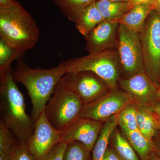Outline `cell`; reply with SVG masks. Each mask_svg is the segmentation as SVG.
Wrapping results in <instances>:
<instances>
[{"label":"cell","mask_w":160,"mask_h":160,"mask_svg":"<svg viewBox=\"0 0 160 160\" xmlns=\"http://www.w3.org/2000/svg\"><path fill=\"white\" fill-rule=\"evenodd\" d=\"M12 73L15 81L24 85L28 91L35 122L45 110L56 86L66 72L62 62L49 69H32L19 60Z\"/></svg>","instance_id":"6da1fadb"},{"label":"cell","mask_w":160,"mask_h":160,"mask_svg":"<svg viewBox=\"0 0 160 160\" xmlns=\"http://www.w3.org/2000/svg\"><path fill=\"white\" fill-rule=\"evenodd\" d=\"M1 77L2 120L18 142L27 143L34 131V122L27 114L24 96L18 89L9 69Z\"/></svg>","instance_id":"7a4b0ae2"},{"label":"cell","mask_w":160,"mask_h":160,"mask_svg":"<svg viewBox=\"0 0 160 160\" xmlns=\"http://www.w3.org/2000/svg\"><path fill=\"white\" fill-rule=\"evenodd\" d=\"M39 34L37 24L26 10L0 8V39L8 46L24 53L34 47Z\"/></svg>","instance_id":"3957f363"},{"label":"cell","mask_w":160,"mask_h":160,"mask_svg":"<svg viewBox=\"0 0 160 160\" xmlns=\"http://www.w3.org/2000/svg\"><path fill=\"white\" fill-rule=\"evenodd\" d=\"M83 106L77 95L59 81L44 112L52 126L63 132L80 118Z\"/></svg>","instance_id":"277c9868"},{"label":"cell","mask_w":160,"mask_h":160,"mask_svg":"<svg viewBox=\"0 0 160 160\" xmlns=\"http://www.w3.org/2000/svg\"><path fill=\"white\" fill-rule=\"evenodd\" d=\"M66 73L90 71L104 80L111 89H118L119 63L116 50L89 53L88 55L62 62Z\"/></svg>","instance_id":"5b68a950"},{"label":"cell","mask_w":160,"mask_h":160,"mask_svg":"<svg viewBox=\"0 0 160 160\" xmlns=\"http://www.w3.org/2000/svg\"><path fill=\"white\" fill-rule=\"evenodd\" d=\"M144 70L158 89L160 86V13L152 9L139 33Z\"/></svg>","instance_id":"8992f818"},{"label":"cell","mask_w":160,"mask_h":160,"mask_svg":"<svg viewBox=\"0 0 160 160\" xmlns=\"http://www.w3.org/2000/svg\"><path fill=\"white\" fill-rule=\"evenodd\" d=\"M116 51L120 72L128 78L145 71L142 49L139 33L119 24L117 38Z\"/></svg>","instance_id":"52a82bcc"},{"label":"cell","mask_w":160,"mask_h":160,"mask_svg":"<svg viewBox=\"0 0 160 160\" xmlns=\"http://www.w3.org/2000/svg\"><path fill=\"white\" fill-rule=\"evenodd\" d=\"M60 82L77 95L84 105L92 102L111 90L104 80L90 71L68 72Z\"/></svg>","instance_id":"ba28073f"},{"label":"cell","mask_w":160,"mask_h":160,"mask_svg":"<svg viewBox=\"0 0 160 160\" xmlns=\"http://www.w3.org/2000/svg\"><path fill=\"white\" fill-rule=\"evenodd\" d=\"M118 84L138 106L152 111L160 104L158 89L145 71L128 78H120Z\"/></svg>","instance_id":"9c48e42d"},{"label":"cell","mask_w":160,"mask_h":160,"mask_svg":"<svg viewBox=\"0 0 160 160\" xmlns=\"http://www.w3.org/2000/svg\"><path fill=\"white\" fill-rule=\"evenodd\" d=\"M132 100L123 90L111 89L102 97L83 106L80 118L105 122L119 113Z\"/></svg>","instance_id":"30bf717a"},{"label":"cell","mask_w":160,"mask_h":160,"mask_svg":"<svg viewBox=\"0 0 160 160\" xmlns=\"http://www.w3.org/2000/svg\"><path fill=\"white\" fill-rule=\"evenodd\" d=\"M62 132L55 129L44 111L34 122V131L28 142L29 151L35 160H43L62 140Z\"/></svg>","instance_id":"8fae6325"},{"label":"cell","mask_w":160,"mask_h":160,"mask_svg":"<svg viewBox=\"0 0 160 160\" xmlns=\"http://www.w3.org/2000/svg\"><path fill=\"white\" fill-rule=\"evenodd\" d=\"M105 122L80 118L67 130L62 132L61 142L78 141L92 151Z\"/></svg>","instance_id":"7c38bea8"},{"label":"cell","mask_w":160,"mask_h":160,"mask_svg":"<svg viewBox=\"0 0 160 160\" xmlns=\"http://www.w3.org/2000/svg\"><path fill=\"white\" fill-rule=\"evenodd\" d=\"M119 25L114 21L104 20L100 23L85 37L86 50L92 53L116 48Z\"/></svg>","instance_id":"4fadbf2b"},{"label":"cell","mask_w":160,"mask_h":160,"mask_svg":"<svg viewBox=\"0 0 160 160\" xmlns=\"http://www.w3.org/2000/svg\"><path fill=\"white\" fill-rule=\"evenodd\" d=\"M120 131L137 152L141 160H147L153 152L152 141L148 139L138 130H130L118 124Z\"/></svg>","instance_id":"5bb4252c"},{"label":"cell","mask_w":160,"mask_h":160,"mask_svg":"<svg viewBox=\"0 0 160 160\" xmlns=\"http://www.w3.org/2000/svg\"><path fill=\"white\" fill-rule=\"evenodd\" d=\"M153 9L150 5H138L134 6L122 17L116 21L119 24L139 33L150 12Z\"/></svg>","instance_id":"9a60e30c"},{"label":"cell","mask_w":160,"mask_h":160,"mask_svg":"<svg viewBox=\"0 0 160 160\" xmlns=\"http://www.w3.org/2000/svg\"><path fill=\"white\" fill-rule=\"evenodd\" d=\"M118 124V114L106 120L92 150V160H102L109 144L110 138Z\"/></svg>","instance_id":"2e32d148"},{"label":"cell","mask_w":160,"mask_h":160,"mask_svg":"<svg viewBox=\"0 0 160 160\" xmlns=\"http://www.w3.org/2000/svg\"><path fill=\"white\" fill-rule=\"evenodd\" d=\"M103 21L102 15L94 2L84 9L75 23L76 29L85 38Z\"/></svg>","instance_id":"e0dca14e"},{"label":"cell","mask_w":160,"mask_h":160,"mask_svg":"<svg viewBox=\"0 0 160 160\" xmlns=\"http://www.w3.org/2000/svg\"><path fill=\"white\" fill-rule=\"evenodd\" d=\"M137 121L138 130L146 138L152 141L159 132L158 120L151 110L138 106Z\"/></svg>","instance_id":"ac0fdd59"},{"label":"cell","mask_w":160,"mask_h":160,"mask_svg":"<svg viewBox=\"0 0 160 160\" xmlns=\"http://www.w3.org/2000/svg\"><path fill=\"white\" fill-rule=\"evenodd\" d=\"M95 4L105 21L116 22L131 9L128 2L97 0Z\"/></svg>","instance_id":"d6986e66"},{"label":"cell","mask_w":160,"mask_h":160,"mask_svg":"<svg viewBox=\"0 0 160 160\" xmlns=\"http://www.w3.org/2000/svg\"><path fill=\"white\" fill-rule=\"evenodd\" d=\"M110 145L122 160H141L121 131L116 128L112 132Z\"/></svg>","instance_id":"ffe728a7"},{"label":"cell","mask_w":160,"mask_h":160,"mask_svg":"<svg viewBox=\"0 0 160 160\" xmlns=\"http://www.w3.org/2000/svg\"><path fill=\"white\" fill-rule=\"evenodd\" d=\"M69 21L75 22L84 9L97 0H53Z\"/></svg>","instance_id":"44dd1931"},{"label":"cell","mask_w":160,"mask_h":160,"mask_svg":"<svg viewBox=\"0 0 160 160\" xmlns=\"http://www.w3.org/2000/svg\"><path fill=\"white\" fill-rule=\"evenodd\" d=\"M92 151L78 141L67 143L63 160H92Z\"/></svg>","instance_id":"7402d4cb"},{"label":"cell","mask_w":160,"mask_h":160,"mask_svg":"<svg viewBox=\"0 0 160 160\" xmlns=\"http://www.w3.org/2000/svg\"><path fill=\"white\" fill-rule=\"evenodd\" d=\"M23 52L12 48L0 39V76L11 69L13 61L18 59Z\"/></svg>","instance_id":"603a6c76"},{"label":"cell","mask_w":160,"mask_h":160,"mask_svg":"<svg viewBox=\"0 0 160 160\" xmlns=\"http://www.w3.org/2000/svg\"><path fill=\"white\" fill-rule=\"evenodd\" d=\"M14 134L0 120V157L4 160H8L12 149L16 142L13 138Z\"/></svg>","instance_id":"cb8c5ba5"},{"label":"cell","mask_w":160,"mask_h":160,"mask_svg":"<svg viewBox=\"0 0 160 160\" xmlns=\"http://www.w3.org/2000/svg\"><path fill=\"white\" fill-rule=\"evenodd\" d=\"M138 106L131 102L118 113V124L130 130H138L137 121Z\"/></svg>","instance_id":"d4e9b609"},{"label":"cell","mask_w":160,"mask_h":160,"mask_svg":"<svg viewBox=\"0 0 160 160\" xmlns=\"http://www.w3.org/2000/svg\"><path fill=\"white\" fill-rule=\"evenodd\" d=\"M8 160H35L29 151L27 143L18 142L12 149Z\"/></svg>","instance_id":"484cf974"},{"label":"cell","mask_w":160,"mask_h":160,"mask_svg":"<svg viewBox=\"0 0 160 160\" xmlns=\"http://www.w3.org/2000/svg\"><path fill=\"white\" fill-rule=\"evenodd\" d=\"M66 145V143L61 142L43 160H63Z\"/></svg>","instance_id":"4316f807"},{"label":"cell","mask_w":160,"mask_h":160,"mask_svg":"<svg viewBox=\"0 0 160 160\" xmlns=\"http://www.w3.org/2000/svg\"><path fill=\"white\" fill-rule=\"evenodd\" d=\"M0 8L16 11L26 10L16 0H0Z\"/></svg>","instance_id":"83f0119b"},{"label":"cell","mask_w":160,"mask_h":160,"mask_svg":"<svg viewBox=\"0 0 160 160\" xmlns=\"http://www.w3.org/2000/svg\"><path fill=\"white\" fill-rule=\"evenodd\" d=\"M102 160H122L111 146H108Z\"/></svg>","instance_id":"f1b7e54d"},{"label":"cell","mask_w":160,"mask_h":160,"mask_svg":"<svg viewBox=\"0 0 160 160\" xmlns=\"http://www.w3.org/2000/svg\"><path fill=\"white\" fill-rule=\"evenodd\" d=\"M153 152L158 157L160 158V132H158L152 138Z\"/></svg>","instance_id":"f546056e"},{"label":"cell","mask_w":160,"mask_h":160,"mask_svg":"<svg viewBox=\"0 0 160 160\" xmlns=\"http://www.w3.org/2000/svg\"><path fill=\"white\" fill-rule=\"evenodd\" d=\"M153 0H129V5L131 8L134 6L138 5H151Z\"/></svg>","instance_id":"4dcf8cb0"},{"label":"cell","mask_w":160,"mask_h":160,"mask_svg":"<svg viewBox=\"0 0 160 160\" xmlns=\"http://www.w3.org/2000/svg\"><path fill=\"white\" fill-rule=\"evenodd\" d=\"M158 121H160V104L154 107L151 111Z\"/></svg>","instance_id":"1f68e13d"},{"label":"cell","mask_w":160,"mask_h":160,"mask_svg":"<svg viewBox=\"0 0 160 160\" xmlns=\"http://www.w3.org/2000/svg\"><path fill=\"white\" fill-rule=\"evenodd\" d=\"M151 6L153 9L157 10L160 13V0H153Z\"/></svg>","instance_id":"d6a6232c"},{"label":"cell","mask_w":160,"mask_h":160,"mask_svg":"<svg viewBox=\"0 0 160 160\" xmlns=\"http://www.w3.org/2000/svg\"><path fill=\"white\" fill-rule=\"evenodd\" d=\"M147 160H160V158L158 157L153 152L152 154L149 156V158Z\"/></svg>","instance_id":"836d02e7"},{"label":"cell","mask_w":160,"mask_h":160,"mask_svg":"<svg viewBox=\"0 0 160 160\" xmlns=\"http://www.w3.org/2000/svg\"><path fill=\"white\" fill-rule=\"evenodd\" d=\"M108 1L116 2H129V0H108Z\"/></svg>","instance_id":"e575fe53"},{"label":"cell","mask_w":160,"mask_h":160,"mask_svg":"<svg viewBox=\"0 0 160 160\" xmlns=\"http://www.w3.org/2000/svg\"><path fill=\"white\" fill-rule=\"evenodd\" d=\"M158 94L160 100V87H159V88L158 89Z\"/></svg>","instance_id":"d590c367"},{"label":"cell","mask_w":160,"mask_h":160,"mask_svg":"<svg viewBox=\"0 0 160 160\" xmlns=\"http://www.w3.org/2000/svg\"><path fill=\"white\" fill-rule=\"evenodd\" d=\"M158 129L159 132H160V121H158Z\"/></svg>","instance_id":"8d00e7d4"},{"label":"cell","mask_w":160,"mask_h":160,"mask_svg":"<svg viewBox=\"0 0 160 160\" xmlns=\"http://www.w3.org/2000/svg\"><path fill=\"white\" fill-rule=\"evenodd\" d=\"M0 160H3V159L2 158V157H0Z\"/></svg>","instance_id":"74e56055"}]
</instances>
